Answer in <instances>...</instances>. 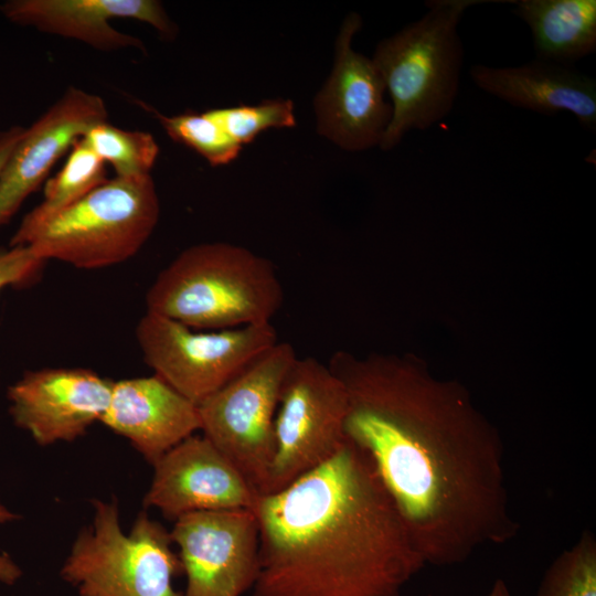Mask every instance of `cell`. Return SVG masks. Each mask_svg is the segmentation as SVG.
I'll return each mask as SVG.
<instances>
[{
  "instance_id": "6da1fadb",
  "label": "cell",
  "mask_w": 596,
  "mask_h": 596,
  "mask_svg": "<svg viewBox=\"0 0 596 596\" xmlns=\"http://www.w3.org/2000/svg\"><path fill=\"white\" fill-rule=\"evenodd\" d=\"M348 396L344 433L372 460L425 564L451 566L519 531L494 426L459 384L394 355L328 362Z\"/></svg>"
},
{
  "instance_id": "7a4b0ae2",
  "label": "cell",
  "mask_w": 596,
  "mask_h": 596,
  "mask_svg": "<svg viewBox=\"0 0 596 596\" xmlns=\"http://www.w3.org/2000/svg\"><path fill=\"white\" fill-rule=\"evenodd\" d=\"M252 596H401L426 565L368 454L345 437L324 464L259 496Z\"/></svg>"
},
{
  "instance_id": "3957f363",
  "label": "cell",
  "mask_w": 596,
  "mask_h": 596,
  "mask_svg": "<svg viewBox=\"0 0 596 596\" xmlns=\"http://www.w3.org/2000/svg\"><path fill=\"white\" fill-rule=\"evenodd\" d=\"M283 302L274 264L225 242L182 251L146 294L147 311L200 330L269 323Z\"/></svg>"
},
{
  "instance_id": "277c9868",
  "label": "cell",
  "mask_w": 596,
  "mask_h": 596,
  "mask_svg": "<svg viewBox=\"0 0 596 596\" xmlns=\"http://www.w3.org/2000/svg\"><path fill=\"white\" fill-rule=\"evenodd\" d=\"M487 0H429L427 11L381 40L371 57L391 98L392 118L380 143L396 147L411 130H426L453 110L460 86L464 47L458 25Z\"/></svg>"
},
{
  "instance_id": "5b68a950",
  "label": "cell",
  "mask_w": 596,
  "mask_h": 596,
  "mask_svg": "<svg viewBox=\"0 0 596 596\" xmlns=\"http://www.w3.org/2000/svg\"><path fill=\"white\" fill-rule=\"evenodd\" d=\"M160 203L151 174L115 177L44 219H22L10 246H28L42 260L82 269L120 264L155 231Z\"/></svg>"
},
{
  "instance_id": "8992f818",
  "label": "cell",
  "mask_w": 596,
  "mask_h": 596,
  "mask_svg": "<svg viewBox=\"0 0 596 596\" xmlns=\"http://www.w3.org/2000/svg\"><path fill=\"white\" fill-rule=\"evenodd\" d=\"M92 505L93 522L78 532L61 578L78 596H182L173 587L183 572L170 531L141 511L126 534L116 498Z\"/></svg>"
},
{
  "instance_id": "52a82bcc",
  "label": "cell",
  "mask_w": 596,
  "mask_h": 596,
  "mask_svg": "<svg viewBox=\"0 0 596 596\" xmlns=\"http://www.w3.org/2000/svg\"><path fill=\"white\" fill-rule=\"evenodd\" d=\"M297 359L277 341L198 404L203 436L262 494L274 458V423L284 380Z\"/></svg>"
},
{
  "instance_id": "ba28073f",
  "label": "cell",
  "mask_w": 596,
  "mask_h": 596,
  "mask_svg": "<svg viewBox=\"0 0 596 596\" xmlns=\"http://www.w3.org/2000/svg\"><path fill=\"white\" fill-rule=\"evenodd\" d=\"M347 409L344 385L329 365L297 356L280 390L274 458L260 496L281 491L328 461L347 437Z\"/></svg>"
},
{
  "instance_id": "9c48e42d",
  "label": "cell",
  "mask_w": 596,
  "mask_h": 596,
  "mask_svg": "<svg viewBox=\"0 0 596 596\" xmlns=\"http://www.w3.org/2000/svg\"><path fill=\"white\" fill-rule=\"evenodd\" d=\"M136 339L155 375L196 405L278 341L272 322L202 332L149 311Z\"/></svg>"
},
{
  "instance_id": "30bf717a",
  "label": "cell",
  "mask_w": 596,
  "mask_h": 596,
  "mask_svg": "<svg viewBox=\"0 0 596 596\" xmlns=\"http://www.w3.org/2000/svg\"><path fill=\"white\" fill-rule=\"evenodd\" d=\"M187 578L182 596H242L259 573V526L253 510L198 511L170 531Z\"/></svg>"
},
{
  "instance_id": "8fae6325",
  "label": "cell",
  "mask_w": 596,
  "mask_h": 596,
  "mask_svg": "<svg viewBox=\"0 0 596 596\" xmlns=\"http://www.w3.org/2000/svg\"><path fill=\"white\" fill-rule=\"evenodd\" d=\"M361 26L359 13L344 18L331 73L315 98L317 131L348 151L380 147L392 118L382 75L372 58L352 46Z\"/></svg>"
},
{
  "instance_id": "7c38bea8",
  "label": "cell",
  "mask_w": 596,
  "mask_h": 596,
  "mask_svg": "<svg viewBox=\"0 0 596 596\" xmlns=\"http://www.w3.org/2000/svg\"><path fill=\"white\" fill-rule=\"evenodd\" d=\"M113 384L83 368L26 371L8 387L9 414L40 446L74 441L102 421Z\"/></svg>"
},
{
  "instance_id": "4fadbf2b",
  "label": "cell",
  "mask_w": 596,
  "mask_h": 596,
  "mask_svg": "<svg viewBox=\"0 0 596 596\" xmlns=\"http://www.w3.org/2000/svg\"><path fill=\"white\" fill-rule=\"evenodd\" d=\"M152 467L142 504L172 522L198 511H254L260 496L204 436L185 438Z\"/></svg>"
},
{
  "instance_id": "5bb4252c",
  "label": "cell",
  "mask_w": 596,
  "mask_h": 596,
  "mask_svg": "<svg viewBox=\"0 0 596 596\" xmlns=\"http://www.w3.org/2000/svg\"><path fill=\"white\" fill-rule=\"evenodd\" d=\"M104 99L70 86L32 125L12 150L0 177V227L46 180L57 160L93 126L107 121Z\"/></svg>"
},
{
  "instance_id": "9a60e30c",
  "label": "cell",
  "mask_w": 596,
  "mask_h": 596,
  "mask_svg": "<svg viewBox=\"0 0 596 596\" xmlns=\"http://www.w3.org/2000/svg\"><path fill=\"white\" fill-rule=\"evenodd\" d=\"M0 11L12 23L73 39L100 51L137 49L141 40L124 33L113 19H134L151 25L164 40H173L178 26L156 0H8Z\"/></svg>"
},
{
  "instance_id": "2e32d148",
  "label": "cell",
  "mask_w": 596,
  "mask_h": 596,
  "mask_svg": "<svg viewBox=\"0 0 596 596\" xmlns=\"http://www.w3.org/2000/svg\"><path fill=\"white\" fill-rule=\"evenodd\" d=\"M100 423L150 465L201 428L198 405L155 374L114 382Z\"/></svg>"
},
{
  "instance_id": "e0dca14e",
  "label": "cell",
  "mask_w": 596,
  "mask_h": 596,
  "mask_svg": "<svg viewBox=\"0 0 596 596\" xmlns=\"http://www.w3.org/2000/svg\"><path fill=\"white\" fill-rule=\"evenodd\" d=\"M470 77L512 106L543 115L568 111L584 129L596 130V81L574 66L539 58L518 66L475 64Z\"/></svg>"
},
{
  "instance_id": "ac0fdd59",
  "label": "cell",
  "mask_w": 596,
  "mask_h": 596,
  "mask_svg": "<svg viewBox=\"0 0 596 596\" xmlns=\"http://www.w3.org/2000/svg\"><path fill=\"white\" fill-rule=\"evenodd\" d=\"M510 2L531 31L535 58L574 66L596 51L595 0Z\"/></svg>"
},
{
  "instance_id": "d6986e66",
  "label": "cell",
  "mask_w": 596,
  "mask_h": 596,
  "mask_svg": "<svg viewBox=\"0 0 596 596\" xmlns=\"http://www.w3.org/2000/svg\"><path fill=\"white\" fill-rule=\"evenodd\" d=\"M106 180L105 162L79 138L61 170L45 181L43 201L25 215L39 220L55 214Z\"/></svg>"
},
{
  "instance_id": "ffe728a7",
  "label": "cell",
  "mask_w": 596,
  "mask_h": 596,
  "mask_svg": "<svg viewBox=\"0 0 596 596\" xmlns=\"http://www.w3.org/2000/svg\"><path fill=\"white\" fill-rule=\"evenodd\" d=\"M82 138L105 163L111 164L116 177L150 174L159 156V146L150 132L123 129L108 120L93 126Z\"/></svg>"
},
{
  "instance_id": "44dd1931",
  "label": "cell",
  "mask_w": 596,
  "mask_h": 596,
  "mask_svg": "<svg viewBox=\"0 0 596 596\" xmlns=\"http://www.w3.org/2000/svg\"><path fill=\"white\" fill-rule=\"evenodd\" d=\"M150 110L172 140L194 150L211 166L228 164L242 150L207 110L187 111L174 116Z\"/></svg>"
},
{
  "instance_id": "7402d4cb",
  "label": "cell",
  "mask_w": 596,
  "mask_h": 596,
  "mask_svg": "<svg viewBox=\"0 0 596 596\" xmlns=\"http://www.w3.org/2000/svg\"><path fill=\"white\" fill-rule=\"evenodd\" d=\"M536 596H596V539L589 530L545 571Z\"/></svg>"
},
{
  "instance_id": "603a6c76",
  "label": "cell",
  "mask_w": 596,
  "mask_h": 596,
  "mask_svg": "<svg viewBox=\"0 0 596 596\" xmlns=\"http://www.w3.org/2000/svg\"><path fill=\"white\" fill-rule=\"evenodd\" d=\"M226 135L240 147L252 142L263 131L296 126L294 104L289 99H268L255 105L207 109Z\"/></svg>"
},
{
  "instance_id": "cb8c5ba5",
  "label": "cell",
  "mask_w": 596,
  "mask_h": 596,
  "mask_svg": "<svg viewBox=\"0 0 596 596\" xmlns=\"http://www.w3.org/2000/svg\"><path fill=\"white\" fill-rule=\"evenodd\" d=\"M44 263L28 246L0 248V291L9 286L29 283Z\"/></svg>"
},
{
  "instance_id": "d4e9b609",
  "label": "cell",
  "mask_w": 596,
  "mask_h": 596,
  "mask_svg": "<svg viewBox=\"0 0 596 596\" xmlns=\"http://www.w3.org/2000/svg\"><path fill=\"white\" fill-rule=\"evenodd\" d=\"M20 519V515L11 511L0 501V524L13 522ZM22 576V570L7 554H0V583L4 585H14Z\"/></svg>"
},
{
  "instance_id": "484cf974",
  "label": "cell",
  "mask_w": 596,
  "mask_h": 596,
  "mask_svg": "<svg viewBox=\"0 0 596 596\" xmlns=\"http://www.w3.org/2000/svg\"><path fill=\"white\" fill-rule=\"evenodd\" d=\"M24 129L25 127L22 126H11L0 130V177L12 150L23 135Z\"/></svg>"
},
{
  "instance_id": "4316f807",
  "label": "cell",
  "mask_w": 596,
  "mask_h": 596,
  "mask_svg": "<svg viewBox=\"0 0 596 596\" xmlns=\"http://www.w3.org/2000/svg\"><path fill=\"white\" fill-rule=\"evenodd\" d=\"M487 596H512V594L510 593L507 583L503 579L498 578Z\"/></svg>"
}]
</instances>
